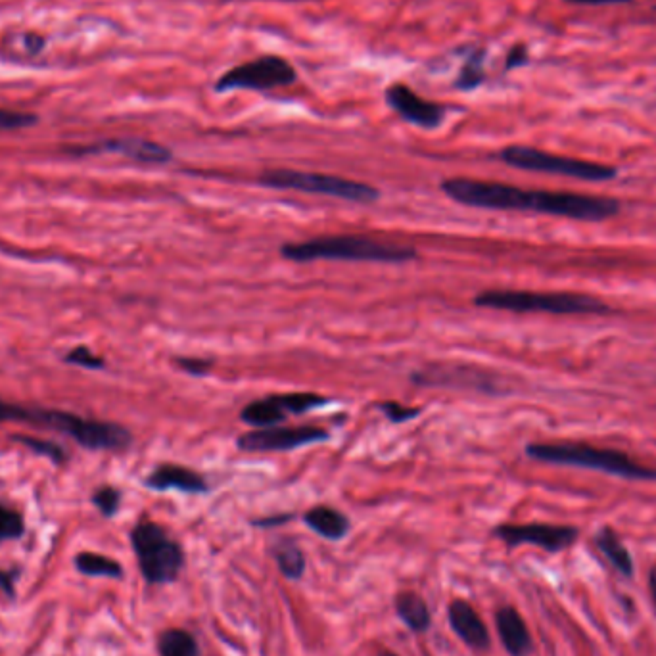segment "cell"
I'll return each mask as SVG.
<instances>
[{"label": "cell", "instance_id": "cell-6", "mask_svg": "<svg viewBox=\"0 0 656 656\" xmlns=\"http://www.w3.org/2000/svg\"><path fill=\"white\" fill-rule=\"evenodd\" d=\"M131 543L148 584L164 586L179 578L185 566V551L177 539L165 532L164 526L141 520L131 532Z\"/></svg>", "mask_w": 656, "mask_h": 656}, {"label": "cell", "instance_id": "cell-14", "mask_svg": "<svg viewBox=\"0 0 656 656\" xmlns=\"http://www.w3.org/2000/svg\"><path fill=\"white\" fill-rule=\"evenodd\" d=\"M413 382L422 386H467L478 388L480 392L493 390L488 375H482L478 369L469 365H455V363H432L426 369L413 373Z\"/></svg>", "mask_w": 656, "mask_h": 656}, {"label": "cell", "instance_id": "cell-30", "mask_svg": "<svg viewBox=\"0 0 656 656\" xmlns=\"http://www.w3.org/2000/svg\"><path fill=\"white\" fill-rule=\"evenodd\" d=\"M35 123H37V118L33 114L0 110V129H24Z\"/></svg>", "mask_w": 656, "mask_h": 656}, {"label": "cell", "instance_id": "cell-21", "mask_svg": "<svg viewBox=\"0 0 656 656\" xmlns=\"http://www.w3.org/2000/svg\"><path fill=\"white\" fill-rule=\"evenodd\" d=\"M273 559L286 580L298 582L305 574V555L302 547L292 538H282L271 547Z\"/></svg>", "mask_w": 656, "mask_h": 656}, {"label": "cell", "instance_id": "cell-11", "mask_svg": "<svg viewBox=\"0 0 656 656\" xmlns=\"http://www.w3.org/2000/svg\"><path fill=\"white\" fill-rule=\"evenodd\" d=\"M328 432L321 426H267L242 434L236 446L246 453H279L298 447L327 442Z\"/></svg>", "mask_w": 656, "mask_h": 656}, {"label": "cell", "instance_id": "cell-12", "mask_svg": "<svg viewBox=\"0 0 656 656\" xmlns=\"http://www.w3.org/2000/svg\"><path fill=\"white\" fill-rule=\"evenodd\" d=\"M493 536L511 549L518 545H536L547 553H559L578 539V530L574 526L555 524H501L493 530Z\"/></svg>", "mask_w": 656, "mask_h": 656}, {"label": "cell", "instance_id": "cell-9", "mask_svg": "<svg viewBox=\"0 0 656 656\" xmlns=\"http://www.w3.org/2000/svg\"><path fill=\"white\" fill-rule=\"evenodd\" d=\"M298 71L294 66L275 54H267L256 60L244 62L240 66H235L229 71H225L217 81H215V91L217 93H229V91H273L277 87H288L296 83Z\"/></svg>", "mask_w": 656, "mask_h": 656}, {"label": "cell", "instance_id": "cell-36", "mask_svg": "<svg viewBox=\"0 0 656 656\" xmlns=\"http://www.w3.org/2000/svg\"><path fill=\"white\" fill-rule=\"evenodd\" d=\"M568 2H574V4H622V2H630V0H568Z\"/></svg>", "mask_w": 656, "mask_h": 656}, {"label": "cell", "instance_id": "cell-27", "mask_svg": "<svg viewBox=\"0 0 656 656\" xmlns=\"http://www.w3.org/2000/svg\"><path fill=\"white\" fill-rule=\"evenodd\" d=\"M378 409L386 415L388 421L392 422H407L415 419L417 415H421L419 407L401 405L398 401H382V403H378Z\"/></svg>", "mask_w": 656, "mask_h": 656}, {"label": "cell", "instance_id": "cell-31", "mask_svg": "<svg viewBox=\"0 0 656 656\" xmlns=\"http://www.w3.org/2000/svg\"><path fill=\"white\" fill-rule=\"evenodd\" d=\"M18 442H22L24 446L29 447V449H33V451H37V453H41V455H45V457H48V459H52V461H56V463H60V461H64L66 457H64V451L60 449L58 446H54V444H50V442H45V440H35V438H16Z\"/></svg>", "mask_w": 656, "mask_h": 656}, {"label": "cell", "instance_id": "cell-22", "mask_svg": "<svg viewBox=\"0 0 656 656\" xmlns=\"http://www.w3.org/2000/svg\"><path fill=\"white\" fill-rule=\"evenodd\" d=\"M595 545L603 553V557L609 561L622 576L632 578L633 576V559L628 551V547L620 541L618 534L610 528H603L595 536Z\"/></svg>", "mask_w": 656, "mask_h": 656}, {"label": "cell", "instance_id": "cell-26", "mask_svg": "<svg viewBox=\"0 0 656 656\" xmlns=\"http://www.w3.org/2000/svg\"><path fill=\"white\" fill-rule=\"evenodd\" d=\"M24 534V518L12 509L0 507V539L20 538Z\"/></svg>", "mask_w": 656, "mask_h": 656}, {"label": "cell", "instance_id": "cell-38", "mask_svg": "<svg viewBox=\"0 0 656 656\" xmlns=\"http://www.w3.org/2000/svg\"><path fill=\"white\" fill-rule=\"evenodd\" d=\"M380 656H398V655H394V653H382V655Z\"/></svg>", "mask_w": 656, "mask_h": 656}, {"label": "cell", "instance_id": "cell-18", "mask_svg": "<svg viewBox=\"0 0 656 656\" xmlns=\"http://www.w3.org/2000/svg\"><path fill=\"white\" fill-rule=\"evenodd\" d=\"M495 626L499 639L509 655L528 656L532 653L534 649L532 635L518 610L513 607H501L495 612Z\"/></svg>", "mask_w": 656, "mask_h": 656}, {"label": "cell", "instance_id": "cell-37", "mask_svg": "<svg viewBox=\"0 0 656 656\" xmlns=\"http://www.w3.org/2000/svg\"><path fill=\"white\" fill-rule=\"evenodd\" d=\"M649 587H651V595H653V601H655L656 607V566H653V570L649 574Z\"/></svg>", "mask_w": 656, "mask_h": 656}, {"label": "cell", "instance_id": "cell-24", "mask_svg": "<svg viewBox=\"0 0 656 656\" xmlns=\"http://www.w3.org/2000/svg\"><path fill=\"white\" fill-rule=\"evenodd\" d=\"M75 566L79 572L87 576H106V578H121L123 568L118 561L98 555V553H79L75 557Z\"/></svg>", "mask_w": 656, "mask_h": 656}, {"label": "cell", "instance_id": "cell-16", "mask_svg": "<svg viewBox=\"0 0 656 656\" xmlns=\"http://www.w3.org/2000/svg\"><path fill=\"white\" fill-rule=\"evenodd\" d=\"M98 152H114L125 158H131L142 164H167L171 162L173 154L164 144L146 141V139H114V141L100 142L96 146H87L83 150H77V154H98Z\"/></svg>", "mask_w": 656, "mask_h": 656}, {"label": "cell", "instance_id": "cell-1", "mask_svg": "<svg viewBox=\"0 0 656 656\" xmlns=\"http://www.w3.org/2000/svg\"><path fill=\"white\" fill-rule=\"evenodd\" d=\"M442 190L451 200L480 210L534 211L576 221H603L620 211V202L614 198L572 192L524 190L505 183L467 177L447 179L442 183Z\"/></svg>", "mask_w": 656, "mask_h": 656}, {"label": "cell", "instance_id": "cell-19", "mask_svg": "<svg viewBox=\"0 0 656 656\" xmlns=\"http://www.w3.org/2000/svg\"><path fill=\"white\" fill-rule=\"evenodd\" d=\"M305 526L330 541H340L350 532V518L334 507L317 505L304 515Z\"/></svg>", "mask_w": 656, "mask_h": 656}, {"label": "cell", "instance_id": "cell-32", "mask_svg": "<svg viewBox=\"0 0 656 656\" xmlns=\"http://www.w3.org/2000/svg\"><path fill=\"white\" fill-rule=\"evenodd\" d=\"M175 363L181 371H185V373L192 376H206L213 367L211 361L200 359V357H177Z\"/></svg>", "mask_w": 656, "mask_h": 656}, {"label": "cell", "instance_id": "cell-5", "mask_svg": "<svg viewBox=\"0 0 656 656\" xmlns=\"http://www.w3.org/2000/svg\"><path fill=\"white\" fill-rule=\"evenodd\" d=\"M474 304L513 313H551V315H605L609 305L601 300L570 292H532L495 288L480 292Z\"/></svg>", "mask_w": 656, "mask_h": 656}, {"label": "cell", "instance_id": "cell-23", "mask_svg": "<svg viewBox=\"0 0 656 656\" xmlns=\"http://www.w3.org/2000/svg\"><path fill=\"white\" fill-rule=\"evenodd\" d=\"M158 653L160 656H202L194 635L181 628L165 630L158 637Z\"/></svg>", "mask_w": 656, "mask_h": 656}, {"label": "cell", "instance_id": "cell-20", "mask_svg": "<svg viewBox=\"0 0 656 656\" xmlns=\"http://www.w3.org/2000/svg\"><path fill=\"white\" fill-rule=\"evenodd\" d=\"M399 620L413 633H424L430 624L432 616L426 601L415 591H401L394 601Z\"/></svg>", "mask_w": 656, "mask_h": 656}, {"label": "cell", "instance_id": "cell-29", "mask_svg": "<svg viewBox=\"0 0 656 656\" xmlns=\"http://www.w3.org/2000/svg\"><path fill=\"white\" fill-rule=\"evenodd\" d=\"M66 361L73 363V365H79V367H85V369H102L104 367V359L94 355L89 348H83V346L71 350L66 355Z\"/></svg>", "mask_w": 656, "mask_h": 656}, {"label": "cell", "instance_id": "cell-3", "mask_svg": "<svg viewBox=\"0 0 656 656\" xmlns=\"http://www.w3.org/2000/svg\"><path fill=\"white\" fill-rule=\"evenodd\" d=\"M282 258L296 263L307 261H375V263H407L417 259L411 246L375 240L369 236H321L304 242H288L281 246Z\"/></svg>", "mask_w": 656, "mask_h": 656}, {"label": "cell", "instance_id": "cell-15", "mask_svg": "<svg viewBox=\"0 0 656 656\" xmlns=\"http://www.w3.org/2000/svg\"><path fill=\"white\" fill-rule=\"evenodd\" d=\"M447 620H449L451 630L465 645H469L470 649H474V651L490 649V645H492L490 632H488L484 620L478 616V612L470 603L463 599L451 601V605L447 609Z\"/></svg>", "mask_w": 656, "mask_h": 656}, {"label": "cell", "instance_id": "cell-34", "mask_svg": "<svg viewBox=\"0 0 656 656\" xmlns=\"http://www.w3.org/2000/svg\"><path fill=\"white\" fill-rule=\"evenodd\" d=\"M526 58H528L526 48L522 47V45L513 48V50L509 52V56H507V70L516 68V66H522V64L526 62Z\"/></svg>", "mask_w": 656, "mask_h": 656}, {"label": "cell", "instance_id": "cell-13", "mask_svg": "<svg viewBox=\"0 0 656 656\" xmlns=\"http://www.w3.org/2000/svg\"><path fill=\"white\" fill-rule=\"evenodd\" d=\"M386 102L407 123L422 129H436L446 118V108L442 104L422 98L421 94L415 93L403 83H396L386 89Z\"/></svg>", "mask_w": 656, "mask_h": 656}, {"label": "cell", "instance_id": "cell-35", "mask_svg": "<svg viewBox=\"0 0 656 656\" xmlns=\"http://www.w3.org/2000/svg\"><path fill=\"white\" fill-rule=\"evenodd\" d=\"M0 587L6 595H14V574L12 572H0Z\"/></svg>", "mask_w": 656, "mask_h": 656}, {"label": "cell", "instance_id": "cell-7", "mask_svg": "<svg viewBox=\"0 0 656 656\" xmlns=\"http://www.w3.org/2000/svg\"><path fill=\"white\" fill-rule=\"evenodd\" d=\"M261 187L275 190H298L307 194H321L355 204H373L380 198L378 188L361 181L344 179L327 173H311L298 169H269L258 179Z\"/></svg>", "mask_w": 656, "mask_h": 656}, {"label": "cell", "instance_id": "cell-2", "mask_svg": "<svg viewBox=\"0 0 656 656\" xmlns=\"http://www.w3.org/2000/svg\"><path fill=\"white\" fill-rule=\"evenodd\" d=\"M0 422H27L68 434L77 444L94 451H123L131 446V432L116 422L94 421L64 411L27 409L0 399Z\"/></svg>", "mask_w": 656, "mask_h": 656}, {"label": "cell", "instance_id": "cell-28", "mask_svg": "<svg viewBox=\"0 0 656 656\" xmlns=\"http://www.w3.org/2000/svg\"><path fill=\"white\" fill-rule=\"evenodd\" d=\"M119 501H121V493L112 488V486H104L93 495V503L100 509V513L104 516H114L118 513Z\"/></svg>", "mask_w": 656, "mask_h": 656}, {"label": "cell", "instance_id": "cell-25", "mask_svg": "<svg viewBox=\"0 0 656 656\" xmlns=\"http://www.w3.org/2000/svg\"><path fill=\"white\" fill-rule=\"evenodd\" d=\"M484 50L482 48H474L470 50L463 68L459 71L457 79H455V87L461 91H472L476 87L482 85L484 81Z\"/></svg>", "mask_w": 656, "mask_h": 656}, {"label": "cell", "instance_id": "cell-33", "mask_svg": "<svg viewBox=\"0 0 656 656\" xmlns=\"http://www.w3.org/2000/svg\"><path fill=\"white\" fill-rule=\"evenodd\" d=\"M294 518V515H275V516H265V518H256L252 520V524L256 528H275V526H282L286 522H290Z\"/></svg>", "mask_w": 656, "mask_h": 656}, {"label": "cell", "instance_id": "cell-10", "mask_svg": "<svg viewBox=\"0 0 656 656\" xmlns=\"http://www.w3.org/2000/svg\"><path fill=\"white\" fill-rule=\"evenodd\" d=\"M328 399L313 392H288V394H271L265 398L248 403L240 419L256 428L277 426L292 415H304L311 409L327 405Z\"/></svg>", "mask_w": 656, "mask_h": 656}, {"label": "cell", "instance_id": "cell-17", "mask_svg": "<svg viewBox=\"0 0 656 656\" xmlns=\"http://www.w3.org/2000/svg\"><path fill=\"white\" fill-rule=\"evenodd\" d=\"M144 484L156 492L177 490L183 493H206L210 490L206 478L200 472L171 463L160 465L144 480Z\"/></svg>", "mask_w": 656, "mask_h": 656}, {"label": "cell", "instance_id": "cell-8", "mask_svg": "<svg viewBox=\"0 0 656 656\" xmlns=\"http://www.w3.org/2000/svg\"><path fill=\"white\" fill-rule=\"evenodd\" d=\"M499 158H501V162L516 167V169L563 175V177L591 181V183L610 181L616 177V169L610 165L593 164L586 160L557 156V154H549V152L530 148V146H509V148L501 150Z\"/></svg>", "mask_w": 656, "mask_h": 656}, {"label": "cell", "instance_id": "cell-4", "mask_svg": "<svg viewBox=\"0 0 656 656\" xmlns=\"http://www.w3.org/2000/svg\"><path fill=\"white\" fill-rule=\"evenodd\" d=\"M526 455L541 463L599 470L628 480H656V470L633 461L630 455L616 449L587 446L578 442H539L526 447Z\"/></svg>", "mask_w": 656, "mask_h": 656}]
</instances>
